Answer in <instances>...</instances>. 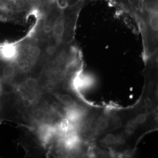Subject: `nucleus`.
Wrapping results in <instances>:
<instances>
[{"mask_svg": "<svg viewBox=\"0 0 158 158\" xmlns=\"http://www.w3.org/2000/svg\"><path fill=\"white\" fill-rule=\"evenodd\" d=\"M82 8H61L56 0L37 20L31 34L55 48L74 42L77 20Z\"/></svg>", "mask_w": 158, "mask_h": 158, "instance_id": "f257e3e1", "label": "nucleus"}, {"mask_svg": "<svg viewBox=\"0 0 158 158\" xmlns=\"http://www.w3.org/2000/svg\"><path fill=\"white\" fill-rule=\"evenodd\" d=\"M19 49L15 64L23 70L30 69L41 59H48L55 49L48 43L29 35L19 42Z\"/></svg>", "mask_w": 158, "mask_h": 158, "instance_id": "f03ea898", "label": "nucleus"}, {"mask_svg": "<svg viewBox=\"0 0 158 158\" xmlns=\"http://www.w3.org/2000/svg\"><path fill=\"white\" fill-rule=\"evenodd\" d=\"M87 0H56L57 4L62 8L82 7Z\"/></svg>", "mask_w": 158, "mask_h": 158, "instance_id": "7ed1b4c3", "label": "nucleus"}, {"mask_svg": "<svg viewBox=\"0 0 158 158\" xmlns=\"http://www.w3.org/2000/svg\"><path fill=\"white\" fill-rule=\"evenodd\" d=\"M102 142L106 145H113L121 143L122 140L113 134H108L103 138Z\"/></svg>", "mask_w": 158, "mask_h": 158, "instance_id": "20e7f679", "label": "nucleus"}, {"mask_svg": "<svg viewBox=\"0 0 158 158\" xmlns=\"http://www.w3.org/2000/svg\"><path fill=\"white\" fill-rule=\"evenodd\" d=\"M110 121L107 116H101L98 118V134L107 130L110 126Z\"/></svg>", "mask_w": 158, "mask_h": 158, "instance_id": "39448f33", "label": "nucleus"}, {"mask_svg": "<svg viewBox=\"0 0 158 158\" xmlns=\"http://www.w3.org/2000/svg\"><path fill=\"white\" fill-rule=\"evenodd\" d=\"M31 116L34 121L40 123L45 119L46 114L44 110L40 108H37L32 112Z\"/></svg>", "mask_w": 158, "mask_h": 158, "instance_id": "423d86ee", "label": "nucleus"}, {"mask_svg": "<svg viewBox=\"0 0 158 158\" xmlns=\"http://www.w3.org/2000/svg\"><path fill=\"white\" fill-rule=\"evenodd\" d=\"M98 118H92L89 119L87 124L88 131L94 135L98 134Z\"/></svg>", "mask_w": 158, "mask_h": 158, "instance_id": "0eeeda50", "label": "nucleus"}, {"mask_svg": "<svg viewBox=\"0 0 158 158\" xmlns=\"http://www.w3.org/2000/svg\"><path fill=\"white\" fill-rule=\"evenodd\" d=\"M38 81L33 77H28L25 81V85L28 89L31 90H35L38 86Z\"/></svg>", "mask_w": 158, "mask_h": 158, "instance_id": "6e6552de", "label": "nucleus"}, {"mask_svg": "<svg viewBox=\"0 0 158 158\" xmlns=\"http://www.w3.org/2000/svg\"><path fill=\"white\" fill-rule=\"evenodd\" d=\"M59 98L61 102L65 106H71L73 105V99L68 94H64L59 95Z\"/></svg>", "mask_w": 158, "mask_h": 158, "instance_id": "1a4fd4ad", "label": "nucleus"}, {"mask_svg": "<svg viewBox=\"0 0 158 158\" xmlns=\"http://www.w3.org/2000/svg\"><path fill=\"white\" fill-rule=\"evenodd\" d=\"M138 124H136L134 120L128 122L125 127V132L127 135H131L135 132Z\"/></svg>", "mask_w": 158, "mask_h": 158, "instance_id": "9d476101", "label": "nucleus"}, {"mask_svg": "<svg viewBox=\"0 0 158 158\" xmlns=\"http://www.w3.org/2000/svg\"><path fill=\"white\" fill-rule=\"evenodd\" d=\"M147 118V115L146 113H140L137 115L134 120L137 124H142L145 122Z\"/></svg>", "mask_w": 158, "mask_h": 158, "instance_id": "9b49d317", "label": "nucleus"}, {"mask_svg": "<svg viewBox=\"0 0 158 158\" xmlns=\"http://www.w3.org/2000/svg\"><path fill=\"white\" fill-rule=\"evenodd\" d=\"M144 104L147 108H151L152 106L153 102L150 98L147 97L144 100Z\"/></svg>", "mask_w": 158, "mask_h": 158, "instance_id": "f8f14e48", "label": "nucleus"}]
</instances>
